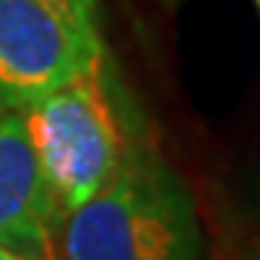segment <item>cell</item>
<instances>
[{
	"instance_id": "cell-7",
	"label": "cell",
	"mask_w": 260,
	"mask_h": 260,
	"mask_svg": "<svg viewBox=\"0 0 260 260\" xmlns=\"http://www.w3.org/2000/svg\"><path fill=\"white\" fill-rule=\"evenodd\" d=\"M254 3H257V9H260V0H254Z\"/></svg>"
},
{
	"instance_id": "cell-5",
	"label": "cell",
	"mask_w": 260,
	"mask_h": 260,
	"mask_svg": "<svg viewBox=\"0 0 260 260\" xmlns=\"http://www.w3.org/2000/svg\"><path fill=\"white\" fill-rule=\"evenodd\" d=\"M47 6L61 15L73 29H78L87 38H99L95 15H99V0H44Z\"/></svg>"
},
{
	"instance_id": "cell-3",
	"label": "cell",
	"mask_w": 260,
	"mask_h": 260,
	"mask_svg": "<svg viewBox=\"0 0 260 260\" xmlns=\"http://www.w3.org/2000/svg\"><path fill=\"white\" fill-rule=\"evenodd\" d=\"M99 61L102 38L81 35L44 0H0V110H29Z\"/></svg>"
},
{
	"instance_id": "cell-4",
	"label": "cell",
	"mask_w": 260,
	"mask_h": 260,
	"mask_svg": "<svg viewBox=\"0 0 260 260\" xmlns=\"http://www.w3.org/2000/svg\"><path fill=\"white\" fill-rule=\"evenodd\" d=\"M23 116H0V249L18 260H52L49 225L58 223Z\"/></svg>"
},
{
	"instance_id": "cell-2",
	"label": "cell",
	"mask_w": 260,
	"mask_h": 260,
	"mask_svg": "<svg viewBox=\"0 0 260 260\" xmlns=\"http://www.w3.org/2000/svg\"><path fill=\"white\" fill-rule=\"evenodd\" d=\"M23 121L61 217L99 194L130 153L102 61L29 107Z\"/></svg>"
},
{
	"instance_id": "cell-6",
	"label": "cell",
	"mask_w": 260,
	"mask_h": 260,
	"mask_svg": "<svg viewBox=\"0 0 260 260\" xmlns=\"http://www.w3.org/2000/svg\"><path fill=\"white\" fill-rule=\"evenodd\" d=\"M0 260H18V257H12V254H9L6 249H0Z\"/></svg>"
},
{
	"instance_id": "cell-1",
	"label": "cell",
	"mask_w": 260,
	"mask_h": 260,
	"mask_svg": "<svg viewBox=\"0 0 260 260\" xmlns=\"http://www.w3.org/2000/svg\"><path fill=\"white\" fill-rule=\"evenodd\" d=\"M67 260H203L185 182L156 156L130 150L113 179L67 214Z\"/></svg>"
}]
</instances>
